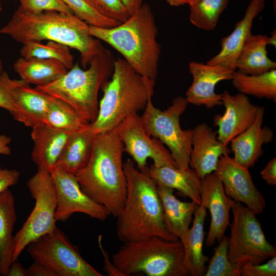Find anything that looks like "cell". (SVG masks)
Masks as SVG:
<instances>
[{
	"mask_svg": "<svg viewBox=\"0 0 276 276\" xmlns=\"http://www.w3.org/2000/svg\"><path fill=\"white\" fill-rule=\"evenodd\" d=\"M89 25L74 14L58 11L38 13L18 8L0 34L24 44L29 42L53 41L77 50L84 68L104 49L100 40L89 33Z\"/></svg>",
	"mask_w": 276,
	"mask_h": 276,
	"instance_id": "cell-1",
	"label": "cell"
},
{
	"mask_svg": "<svg viewBox=\"0 0 276 276\" xmlns=\"http://www.w3.org/2000/svg\"><path fill=\"white\" fill-rule=\"evenodd\" d=\"M124 152L117 127L98 133L88 162L75 175L82 191L115 218L122 210L126 196Z\"/></svg>",
	"mask_w": 276,
	"mask_h": 276,
	"instance_id": "cell-2",
	"label": "cell"
},
{
	"mask_svg": "<svg viewBox=\"0 0 276 276\" xmlns=\"http://www.w3.org/2000/svg\"><path fill=\"white\" fill-rule=\"evenodd\" d=\"M123 168L127 191L124 207L117 217L118 239L123 243L154 236L170 241L178 240L166 227L157 183L148 170H140L130 159L123 163Z\"/></svg>",
	"mask_w": 276,
	"mask_h": 276,
	"instance_id": "cell-3",
	"label": "cell"
},
{
	"mask_svg": "<svg viewBox=\"0 0 276 276\" xmlns=\"http://www.w3.org/2000/svg\"><path fill=\"white\" fill-rule=\"evenodd\" d=\"M89 33L119 52L140 75L155 80L161 47L157 28L150 6H142L124 21L111 27L89 26Z\"/></svg>",
	"mask_w": 276,
	"mask_h": 276,
	"instance_id": "cell-4",
	"label": "cell"
},
{
	"mask_svg": "<svg viewBox=\"0 0 276 276\" xmlns=\"http://www.w3.org/2000/svg\"><path fill=\"white\" fill-rule=\"evenodd\" d=\"M111 79L103 83V96L91 127L97 134L116 127L127 117L144 109L154 94L155 80L138 74L123 58L114 59Z\"/></svg>",
	"mask_w": 276,
	"mask_h": 276,
	"instance_id": "cell-5",
	"label": "cell"
},
{
	"mask_svg": "<svg viewBox=\"0 0 276 276\" xmlns=\"http://www.w3.org/2000/svg\"><path fill=\"white\" fill-rule=\"evenodd\" d=\"M114 61L111 53L104 48L94 57L87 68H81L77 63L54 81L36 87L63 100L91 123L98 115L99 89L112 74Z\"/></svg>",
	"mask_w": 276,
	"mask_h": 276,
	"instance_id": "cell-6",
	"label": "cell"
},
{
	"mask_svg": "<svg viewBox=\"0 0 276 276\" xmlns=\"http://www.w3.org/2000/svg\"><path fill=\"white\" fill-rule=\"evenodd\" d=\"M185 248L179 240L157 236L123 243L112 262L123 276L143 273L148 276H188Z\"/></svg>",
	"mask_w": 276,
	"mask_h": 276,
	"instance_id": "cell-7",
	"label": "cell"
},
{
	"mask_svg": "<svg viewBox=\"0 0 276 276\" xmlns=\"http://www.w3.org/2000/svg\"><path fill=\"white\" fill-rule=\"evenodd\" d=\"M152 96L149 97L143 114L140 117L146 132L168 147L178 168H188L192 129H182L179 121L188 106L187 100L181 96L177 97L170 106L162 111L153 105Z\"/></svg>",
	"mask_w": 276,
	"mask_h": 276,
	"instance_id": "cell-8",
	"label": "cell"
},
{
	"mask_svg": "<svg viewBox=\"0 0 276 276\" xmlns=\"http://www.w3.org/2000/svg\"><path fill=\"white\" fill-rule=\"evenodd\" d=\"M233 220L228 238V258L240 269L248 264H259L276 256V248L266 239L256 214L241 203L234 201Z\"/></svg>",
	"mask_w": 276,
	"mask_h": 276,
	"instance_id": "cell-9",
	"label": "cell"
},
{
	"mask_svg": "<svg viewBox=\"0 0 276 276\" xmlns=\"http://www.w3.org/2000/svg\"><path fill=\"white\" fill-rule=\"evenodd\" d=\"M27 186L35 200V205L22 227L13 237V262L17 260L29 243L57 227L56 193L50 172L37 170L29 180Z\"/></svg>",
	"mask_w": 276,
	"mask_h": 276,
	"instance_id": "cell-10",
	"label": "cell"
},
{
	"mask_svg": "<svg viewBox=\"0 0 276 276\" xmlns=\"http://www.w3.org/2000/svg\"><path fill=\"white\" fill-rule=\"evenodd\" d=\"M26 248L34 262L49 268L55 276L103 275L57 227L29 243Z\"/></svg>",
	"mask_w": 276,
	"mask_h": 276,
	"instance_id": "cell-11",
	"label": "cell"
},
{
	"mask_svg": "<svg viewBox=\"0 0 276 276\" xmlns=\"http://www.w3.org/2000/svg\"><path fill=\"white\" fill-rule=\"evenodd\" d=\"M118 132L126 151L142 171L148 169L147 160L151 158L156 167H177L169 150L159 140L151 138L146 132L137 113L131 115L117 126Z\"/></svg>",
	"mask_w": 276,
	"mask_h": 276,
	"instance_id": "cell-12",
	"label": "cell"
},
{
	"mask_svg": "<svg viewBox=\"0 0 276 276\" xmlns=\"http://www.w3.org/2000/svg\"><path fill=\"white\" fill-rule=\"evenodd\" d=\"M56 193V221L64 222L81 213L100 221L110 215L106 208L94 201L81 190L74 174L54 168L50 172Z\"/></svg>",
	"mask_w": 276,
	"mask_h": 276,
	"instance_id": "cell-13",
	"label": "cell"
},
{
	"mask_svg": "<svg viewBox=\"0 0 276 276\" xmlns=\"http://www.w3.org/2000/svg\"><path fill=\"white\" fill-rule=\"evenodd\" d=\"M215 172L227 196L244 203L256 215L263 212L265 200L255 186L248 169L238 164L228 155H224L220 157Z\"/></svg>",
	"mask_w": 276,
	"mask_h": 276,
	"instance_id": "cell-14",
	"label": "cell"
},
{
	"mask_svg": "<svg viewBox=\"0 0 276 276\" xmlns=\"http://www.w3.org/2000/svg\"><path fill=\"white\" fill-rule=\"evenodd\" d=\"M201 204L208 209L211 223L205 241L210 247L219 242L229 225V212L234 200L225 193L222 181L215 172L201 179Z\"/></svg>",
	"mask_w": 276,
	"mask_h": 276,
	"instance_id": "cell-15",
	"label": "cell"
},
{
	"mask_svg": "<svg viewBox=\"0 0 276 276\" xmlns=\"http://www.w3.org/2000/svg\"><path fill=\"white\" fill-rule=\"evenodd\" d=\"M222 101L225 111L222 115L215 116L214 124L218 127V139L228 146L233 139L252 124L258 106L254 105L247 95L240 93L232 95L224 91Z\"/></svg>",
	"mask_w": 276,
	"mask_h": 276,
	"instance_id": "cell-16",
	"label": "cell"
},
{
	"mask_svg": "<svg viewBox=\"0 0 276 276\" xmlns=\"http://www.w3.org/2000/svg\"><path fill=\"white\" fill-rule=\"evenodd\" d=\"M189 70L193 82L186 92L188 103L208 108L222 105V94L216 93L215 87L221 81L231 80L235 71L196 61L190 62Z\"/></svg>",
	"mask_w": 276,
	"mask_h": 276,
	"instance_id": "cell-17",
	"label": "cell"
},
{
	"mask_svg": "<svg viewBox=\"0 0 276 276\" xmlns=\"http://www.w3.org/2000/svg\"><path fill=\"white\" fill-rule=\"evenodd\" d=\"M189 167L200 179L215 172L220 157L228 155L231 149L217 138V133L202 123L192 129Z\"/></svg>",
	"mask_w": 276,
	"mask_h": 276,
	"instance_id": "cell-18",
	"label": "cell"
},
{
	"mask_svg": "<svg viewBox=\"0 0 276 276\" xmlns=\"http://www.w3.org/2000/svg\"><path fill=\"white\" fill-rule=\"evenodd\" d=\"M264 113V108L258 106L252 124L230 142L231 151L234 154L233 158L238 164L248 170L263 154V145L273 140V131L267 126H262Z\"/></svg>",
	"mask_w": 276,
	"mask_h": 276,
	"instance_id": "cell-19",
	"label": "cell"
},
{
	"mask_svg": "<svg viewBox=\"0 0 276 276\" xmlns=\"http://www.w3.org/2000/svg\"><path fill=\"white\" fill-rule=\"evenodd\" d=\"M265 5V0H250L243 17L236 24L232 33L221 39L220 52L206 63L236 71L235 64L238 55L252 34L254 20L263 10Z\"/></svg>",
	"mask_w": 276,
	"mask_h": 276,
	"instance_id": "cell-20",
	"label": "cell"
},
{
	"mask_svg": "<svg viewBox=\"0 0 276 276\" xmlns=\"http://www.w3.org/2000/svg\"><path fill=\"white\" fill-rule=\"evenodd\" d=\"M32 129V160L38 170L50 172L55 168L68 139L73 132L55 129L44 123Z\"/></svg>",
	"mask_w": 276,
	"mask_h": 276,
	"instance_id": "cell-21",
	"label": "cell"
},
{
	"mask_svg": "<svg viewBox=\"0 0 276 276\" xmlns=\"http://www.w3.org/2000/svg\"><path fill=\"white\" fill-rule=\"evenodd\" d=\"M157 191L162 202L167 229L183 243L198 205L193 201H180L174 195V190L169 187L157 183Z\"/></svg>",
	"mask_w": 276,
	"mask_h": 276,
	"instance_id": "cell-22",
	"label": "cell"
},
{
	"mask_svg": "<svg viewBox=\"0 0 276 276\" xmlns=\"http://www.w3.org/2000/svg\"><path fill=\"white\" fill-rule=\"evenodd\" d=\"M50 96L21 79L15 90L16 110L13 119L33 128L44 123Z\"/></svg>",
	"mask_w": 276,
	"mask_h": 276,
	"instance_id": "cell-23",
	"label": "cell"
},
{
	"mask_svg": "<svg viewBox=\"0 0 276 276\" xmlns=\"http://www.w3.org/2000/svg\"><path fill=\"white\" fill-rule=\"evenodd\" d=\"M148 171L156 183L176 189L197 205L201 204V179L194 169L172 166L156 167L152 165Z\"/></svg>",
	"mask_w": 276,
	"mask_h": 276,
	"instance_id": "cell-24",
	"label": "cell"
},
{
	"mask_svg": "<svg viewBox=\"0 0 276 276\" xmlns=\"http://www.w3.org/2000/svg\"><path fill=\"white\" fill-rule=\"evenodd\" d=\"M96 135L91 123L72 132L55 168L75 175L88 162Z\"/></svg>",
	"mask_w": 276,
	"mask_h": 276,
	"instance_id": "cell-25",
	"label": "cell"
},
{
	"mask_svg": "<svg viewBox=\"0 0 276 276\" xmlns=\"http://www.w3.org/2000/svg\"><path fill=\"white\" fill-rule=\"evenodd\" d=\"M206 208L197 205L194 214L193 225L188 232L183 243L185 248V264L190 275L202 276L206 271L208 257L203 253L204 223Z\"/></svg>",
	"mask_w": 276,
	"mask_h": 276,
	"instance_id": "cell-26",
	"label": "cell"
},
{
	"mask_svg": "<svg viewBox=\"0 0 276 276\" xmlns=\"http://www.w3.org/2000/svg\"><path fill=\"white\" fill-rule=\"evenodd\" d=\"M267 35L251 34L237 58L236 70L244 74L257 75L276 69V62L268 56Z\"/></svg>",
	"mask_w": 276,
	"mask_h": 276,
	"instance_id": "cell-27",
	"label": "cell"
},
{
	"mask_svg": "<svg viewBox=\"0 0 276 276\" xmlns=\"http://www.w3.org/2000/svg\"><path fill=\"white\" fill-rule=\"evenodd\" d=\"M13 68L20 79L36 87L52 83L67 71L59 61L35 57L19 58L14 63Z\"/></svg>",
	"mask_w": 276,
	"mask_h": 276,
	"instance_id": "cell-28",
	"label": "cell"
},
{
	"mask_svg": "<svg viewBox=\"0 0 276 276\" xmlns=\"http://www.w3.org/2000/svg\"><path fill=\"white\" fill-rule=\"evenodd\" d=\"M16 220L14 197L9 189L0 195V274L7 276L13 262V227Z\"/></svg>",
	"mask_w": 276,
	"mask_h": 276,
	"instance_id": "cell-29",
	"label": "cell"
},
{
	"mask_svg": "<svg viewBox=\"0 0 276 276\" xmlns=\"http://www.w3.org/2000/svg\"><path fill=\"white\" fill-rule=\"evenodd\" d=\"M240 93L275 101L276 69L257 75H247L235 71L231 79Z\"/></svg>",
	"mask_w": 276,
	"mask_h": 276,
	"instance_id": "cell-30",
	"label": "cell"
},
{
	"mask_svg": "<svg viewBox=\"0 0 276 276\" xmlns=\"http://www.w3.org/2000/svg\"><path fill=\"white\" fill-rule=\"evenodd\" d=\"M44 123L55 129L75 132L89 123L63 100L50 96Z\"/></svg>",
	"mask_w": 276,
	"mask_h": 276,
	"instance_id": "cell-31",
	"label": "cell"
},
{
	"mask_svg": "<svg viewBox=\"0 0 276 276\" xmlns=\"http://www.w3.org/2000/svg\"><path fill=\"white\" fill-rule=\"evenodd\" d=\"M229 0H194L189 5L190 21L197 28L213 30Z\"/></svg>",
	"mask_w": 276,
	"mask_h": 276,
	"instance_id": "cell-32",
	"label": "cell"
},
{
	"mask_svg": "<svg viewBox=\"0 0 276 276\" xmlns=\"http://www.w3.org/2000/svg\"><path fill=\"white\" fill-rule=\"evenodd\" d=\"M70 49L53 41L44 44L41 42H29L22 44L20 53L21 57L25 58L35 57L59 61L68 70L74 65V57Z\"/></svg>",
	"mask_w": 276,
	"mask_h": 276,
	"instance_id": "cell-33",
	"label": "cell"
},
{
	"mask_svg": "<svg viewBox=\"0 0 276 276\" xmlns=\"http://www.w3.org/2000/svg\"><path fill=\"white\" fill-rule=\"evenodd\" d=\"M228 237L224 236L215 248L205 276H240V268L233 265L228 258Z\"/></svg>",
	"mask_w": 276,
	"mask_h": 276,
	"instance_id": "cell-34",
	"label": "cell"
},
{
	"mask_svg": "<svg viewBox=\"0 0 276 276\" xmlns=\"http://www.w3.org/2000/svg\"><path fill=\"white\" fill-rule=\"evenodd\" d=\"M78 17L90 26L111 27L120 23L109 19L95 11L83 0H62Z\"/></svg>",
	"mask_w": 276,
	"mask_h": 276,
	"instance_id": "cell-35",
	"label": "cell"
},
{
	"mask_svg": "<svg viewBox=\"0 0 276 276\" xmlns=\"http://www.w3.org/2000/svg\"><path fill=\"white\" fill-rule=\"evenodd\" d=\"M102 15L119 23L126 20L129 15L120 0H83Z\"/></svg>",
	"mask_w": 276,
	"mask_h": 276,
	"instance_id": "cell-36",
	"label": "cell"
},
{
	"mask_svg": "<svg viewBox=\"0 0 276 276\" xmlns=\"http://www.w3.org/2000/svg\"><path fill=\"white\" fill-rule=\"evenodd\" d=\"M19 80L12 79L6 71L0 74V107L13 117L16 110L15 90Z\"/></svg>",
	"mask_w": 276,
	"mask_h": 276,
	"instance_id": "cell-37",
	"label": "cell"
},
{
	"mask_svg": "<svg viewBox=\"0 0 276 276\" xmlns=\"http://www.w3.org/2000/svg\"><path fill=\"white\" fill-rule=\"evenodd\" d=\"M18 1L20 3L18 8L29 13H38L54 11L74 14L62 0Z\"/></svg>",
	"mask_w": 276,
	"mask_h": 276,
	"instance_id": "cell-38",
	"label": "cell"
},
{
	"mask_svg": "<svg viewBox=\"0 0 276 276\" xmlns=\"http://www.w3.org/2000/svg\"><path fill=\"white\" fill-rule=\"evenodd\" d=\"M240 272L242 276H275L276 256L263 264L244 265L240 268Z\"/></svg>",
	"mask_w": 276,
	"mask_h": 276,
	"instance_id": "cell-39",
	"label": "cell"
},
{
	"mask_svg": "<svg viewBox=\"0 0 276 276\" xmlns=\"http://www.w3.org/2000/svg\"><path fill=\"white\" fill-rule=\"evenodd\" d=\"M20 173L15 169H4L0 165V195L19 181Z\"/></svg>",
	"mask_w": 276,
	"mask_h": 276,
	"instance_id": "cell-40",
	"label": "cell"
},
{
	"mask_svg": "<svg viewBox=\"0 0 276 276\" xmlns=\"http://www.w3.org/2000/svg\"><path fill=\"white\" fill-rule=\"evenodd\" d=\"M99 247L102 254L104 260L103 270L110 276H123L122 273L116 267L113 262L109 258V254L102 244V236L99 235L98 239Z\"/></svg>",
	"mask_w": 276,
	"mask_h": 276,
	"instance_id": "cell-41",
	"label": "cell"
},
{
	"mask_svg": "<svg viewBox=\"0 0 276 276\" xmlns=\"http://www.w3.org/2000/svg\"><path fill=\"white\" fill-rule=\"evenodd\" d=\"M262 178L270 186L276 185V158L271 159L260 172Z\"/></svg>",
	"mask_w": 276,
	"mask_h": 276,
	"instance_id": "cell-42",
	"label": "cell"
},
{
	"mask_svg": "<svg viewBox=\"0 0 276 276\" xmlns=\"http://www.w3.org/2000/svg\"><path fill=\"white\" fill-rule=\"evenodd\" d=\"M27 276H55L47 267L34 262L27 268Z\"/></svg>",
	"mask_w": 276,
	"mask_h": 276,
	"instance_id": "cell-43",
	"label": "cell"
},
{
	"mask_svg": "<svg viewBox=\"0 0 276 276\" xmlns=\"http://www.w3.org/2000/svg\"><path fill=\"white\" fill-rule=\"evenodd\" d=\"M125 8L128 14L131 15L143 4L144 0H120Z\"/></svg>",
	"mask_w": 276,
	"mask_h": 276,
	"instance_id": "cell-44",
	"label": "cell"
},
{
	"mask_svg": "<svg viewBox=\"0 0 276 276\" xmlns=\"http://www.w3.org/2000/svg\"><path fill=\"white\" fill-rule=\"evenodd\" d=\"M7 276H27V269L16 260L11 264Z\"/></svg>",
	"mask_w": 276,
	"mask_h": 276,
	"instance_id": "cell-45",
	"label": "cell"
},
{
	"mask_svg": "<svg viewBox=\"0 0 276 276\" xmlns=\"http://www.w3.org/2000/svg\"><path fill=\"white\" fill-rule=\"evenodd\" d=\"M11 142L10 137L4 134H0V154L10 155L11 150L9 144Z\"/></svg>",
	"mask_w": 276,
	"mask_h": 276,
	"instance_id": "cell-46",
	"label": "cell"
},
{
	"mask_svg": "<svg viewBox=\"0 0 276 276\" xmlns=\"http://www.w3.org/2000/svg\"><path fill=\"white\" fill-rule=\"evenodd\" d=\"M194 0H166L167 2L171 6L179 7L185 5H189Z\"/></svg>",
	"mask_w": 276,
	"mask_h": 276,
	"instance_id": "cell-47",
	"label": "cell"
},
{
	"mask_svg": "<svg viewBox=\"0 0 276 276\" xmlns=\"http://www.w3.org/2000/svg\"><path fill=\"white\" fill-rule=\"evenodd\" d=\"M276 42V34L275 31L274 30L270 37L268 36V45H272L275 47Z\"/></svg>",
	"mask_w": 276,
	"mask_h": 276,
	"instance_id": "cell-48",
	"label": "cell"
},
{
	"mask_svg": "<svg viewBox=\"0 0 276 276\" xmlns=\"http://www.w3.org/2000/svg\"><path fill=\"white\" fill-rule=\"evenodd\" d=\"M4 71L3 70V65L2 61L0 58V74L2 73V72Z\"/></svg>",
	"mask_w": 276,
	"mask_h": 276,
	"instance_id": "cell-49",
	"label": "cell"
},
{
	"mask_svg": "<svg viewBox=\"0 0 276 276\" xmlns=\"http://www.w3.org/2000/svg\"><path fill=\"white\" fill-rule=\"evenodd\" d=\"M2 11V1L0 0V12Z\"/></svg>",
	"mask_w": 276,
	"mask_h": 276,
	"instance_id": "cell-50",
	"label": "cell"
}]
</instances>
